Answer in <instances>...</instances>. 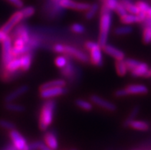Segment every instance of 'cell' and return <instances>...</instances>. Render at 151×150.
I'll list each match as a JSON object with an SVG mask.
<instances>
[{
  "mask_svg": "<svg viewBox=\"0 0 151 150\" xmlns=\"http://www.w3.org/2000/svg\"><path fill=\"white\" fill-rule=\"evenodd\" d=\"M111 24H112V14L111 10H110L107 6L102 7L101 12V19H100V34H99V43L103 47L107 44L109 36L110 31H111Z\"/></svg>",
  "mask_w": 151,
  "mask_h": 150,
  "instance_id": "obj_1",
  "label": "cell"
},
{
  "mask_svg": "<svg viewBox=\"0 0 151 150\" xmlns=\"http://www.w3.org/2000/svg\"><path fill=\"white\" fill-rule=\"evenodd\" d=\"M55 107L56 103L50 99L45 101L44 104L42 105L39 116V127L43 131L47 130L52 123Z\"/></svg>",
  "mask_w": 151,
  "mask_h": 150,
  "instance_id": "obj_2",
  "label": "cell"
},
{
  "mask_svg": "<svg viewBox=\"0 0 151 150\" xmlns=\"http://www.w3.org/2000/svg\"><path fill=\"white\" fill-rule=\"evenodd\" d=\"M85 47L90 51L91 61L95 66L101 67L103 65V55H102V46L97 42H88L85 44Z\"/></svg>",
  "mask_w": 151,
  "mask_h": 150,
  "instance_id": "obj_3",
  "label": "cell"
},
{
  "mask_svg": "<svg viewBox=\"0 0 151 150\" xmlns=\"http://www.w3.org/2000/svg\"><path fill=\"white\" fill-rule=\"evenodd\" d=\"M10 139L12 141L13 146L17 150H30L29 145L27 143L26 139L21 133L15 129L10 130Z\"/></svg>",
  "mask_w": 151,
  "mask_h": 150,
  "instance_id": "obj_4",
  "label": "cell"
},
{
  "mask_svg": "<svg viewBox=\"0 0 151 150\" xmlns=\"http://www.w3.org/2000/svg\"><path fill=\"white\" fill-rule=\"evenodd\" d=\"M12 42L9 36L2 43V61L4 65L14 58L12 54Z\"/></svg>",
  "mask_w": 151,
  "mask_h": 150,
  "instance_id": "obj_5",
  "label": "cell"
},
{
  "mask_svg": "<svg viewBox=\"0 0 151 150\" xmlns=\"http://www.w3.org/2000/svg\"><path fill=\"white\" fill-rule=\"evenodd\" d=\"M23 19H24V16H23L22 11H16V12H15L13 15H12L10 19L7 21V22L5 23L2 25V27L1 28V30L5 33H6V34H9L14 29V27L16 26L18 24L21 22Z\"/></svg>",
  "mask_w": 151,
  "mask_h": 150,
  "instance_id": "obj_6",
  "label": "cell"
},
{
  "mask_svg": "<svg viewBox=\"0 0 151 150\" xmlns=\"http://www.w3.org/2000/svg\"><path fill=\"white\" fill-rule=\"evenodd\" d=\"M58 5L63 9H72L78 11H87L91 6L89 3L78 2L73 0H61Z\"/></svg>",
  "mask_w": 151,
  "mask_h": 150,
  "instance_id": "obj_7",
  "label": "cell"
},
{
  "mask_svg": "<svg viewBox=\"0 0 151 150\" xmlns=\"http://www.w3.org/2000/svg\"><path fill=\"white\" fill-rule=\"evenodd\" d=\"M65 87H58V88H49L47 89L41 90L40 95L44 99H51L53 97L63 95L66 93Z\"/></svg>",
  "mask_w": 151,
  "mask_h": 150,
  "instance_id": "obj_8",
  "label": "cell"
},
{
  "mask_svg": "<svg viewBox=\"0 0 151 150\" xmlns=\"http://www.w3.org/2000/svg\"><path fill=\"white\" fill-rule=\"evenodd\" d=\"M64 54H67L70 56H72L81 62H88L89 60L88 56L84 53V51L70 45H65Z\"/></svg>",
  "mask_w": 151,
  "mask_h": 150,
  "instance_id": "obj_9",
  "label": "cell"
},
{
  "mask_svg": "<svg viewBox=\"0 0 151 150\" xmlns=\"http://www.w3.org/2000/svg\"><path fill=\"white\" fill-rule=\"evenodd\" d=\"M91 100L96 105H98L105 110H109V111H115L117 109L116 105L114 104L113 103L106 99H104L98 95H92Z\"/></svg>",
  "mask_w": 151,
  "mask_h": 150,
  "instance_id": "obj_10",
  "label": "cell"
},
{
  "mask_svg": "<svg viewBox=\"0 0 151 150\" xmlns=\"http://www.w3.org/2000/svg\"><path fill=\"white\" fill-rule=\"evenodd\" d=\"M132 76L136 77H145V78H150L151 77V70L149 69L147 64L143 62H140L139 65L135 67L131 71Z\"/></svg>",
  "mask_w": 151,
  "mask_h": 150,
  "instance_id": "obj_11",
  "label": "cell"
},
{
  "mask_svg": "<svg viewBox=\"0 0 151 150\" xmlns=\"http://www.w3.org/2000/svg\"><path fill=\"white\" fill-rule=\"evenodd\" d=\"M104 51H105V53L107 55H111V57H113L116 60H124L125 57V55L124 51L118 49L114 46L111 45V44H106L105 45L103 46Z\"/></svg>",
  "mask_w": 151,
  "mask_h": 150,
  "instance_id": "obj_12",
  "label": "cell"
},
{
  "mask_svg": "<svg viewBox=\"0 0 151 150\" xmlns=\"http://www.w3.org/2000/svg\"><path fill=\"white\" fill-rule=\"evenodd\" d=\"M28 90H29V87H28V86H21V87L16 88V89H15V90H13V91L10 92L9 94H7L6 97H5V101H6V103L12 102V101L15 100L17 98L21 97L22 95L25 94Z\"/></svg>",
  "mask_w": 151,
  "mask_h": 150,
  "instance_id": "obj_13",
  "label": "cell"
},
{
  "mask_svg": "<svg viewBox=\"0 0 151 150\" xmlns=\"http://www.w3.org/2000/svg\"><path fill=\"white\" fill-rule=\"evenodd\" d=\"M124 125L126 126H130L131 128L137 130H140V131H146L148 130L150 128L149 124L145 121H142V120H127L125 121Z\"/></svg>",
  "mask_w": 151,
  "mask_h": 150,
  "instance_id": "obj_14",
  "label": "cell"
},
{
  "mask_svg": "<svg viewBox=\"0 0 151 150\" xmlns=\"http://www.w3.org/2000/svg\"><path fill=\"white\" fill-rule=\"evenodd\" d=\"M127 94H144L148 92L147 88L144 84H132L126 88Z\"/></svg>",
  "mask_w": 151,
  "mask_h": 150,
  "instance_id": "obj_15",
  "label": "cell"
},
{
  "mask_svg": "<svg viewBox=\"0 0 151 150\" xmlns=\"http://www.w3.org/2000/svg\"><path fill=\"white\" fill-rule=\"evenodd\" d=\"M6 70L9 73H15L19 70H21V60L20 57H14L12 60L7 63L6 65Z\"/></svg>",
  "mask_w": 151,
  "mask_h": 150,
  "instance_id": "obj_16",
  "label": "cell"
},
{
  "mask_svg": "<svg viewBox=\"0 0 151 150\" xmlns=\"http://www.w3.org/2000/svg\"><path fill=\"white\" fill-rule=\"evenodd\" d=\"M45 144L54 150H56L58 148V141L57 136L53 132H48L45 135Z\"/></svg>",
  "mask_w": 151,
  "mask_h": 150,
  "instance_id": "obj_17",
  "label": "cell"
},
{
  "mask_svg": "<svg viewBox=\"0 0 151 150\" xmlns=\"http://www.w3.org/2000/svg\"><path fill=\"white\" fill-rule=\"evenodd\" d=\"M15 34H15L16 37L21 38L26 44H29V42H30V33H29V29L25 25H20L15 31Z\"/></svg>",
  "mask_w": 151,
  "mask_h": 150,
  "instance_id": "obj_18",
  "label": "cell"
},
{
  "mask_svg": "<svg viewBox=\"0 0 151 150\" xmlns=\"http://www.w3.org/2000/svg\"><path fill=\"white\" fill-rule=\"evenodd\" d=\"M32 55L30 52L25 53L20 56V60H21V70L23 71H27L29 70L32 62Z\"/></svg>",
  "mask_w": 151,
  "mask_h": 150,
  "instance_id": "obj_19",
  "label": "cell"
},
{
  "mask_svg": "<svg viewBox=\"0 0 151 150\" xmlns=\"http://www.w3.org/2000/svg\"><path fill=\"white\" fill-rule=\"evenodd\" d=\"M66 85V81L63 79H57V80H53L51 81L46 82L44 84L41 86V90L47 89L49 88H58V87H65Z\"/></svg>",
  "mask_w": 151,
  "mask_h": 150,
  "instance_id": "obj_20",
  "label": "cell"
},
{
  "mask_svg": "<svg viewBox=\"0 0 151 150\" xmlns=\"http://www.w3.org/2000/svg\"><path fill=\"white\" fill-rule=\"evenodd\" d=\"M115 66H116V70H117V74L120 76H124L128 71V68H127V66L124 59V60H117L116 61Z\"/></svg>",
  "mask_w": 151,
  "mask_h": 150,
  "instance_id": "obj_21",
  "label": "cell"
},
{
  "mask_svg": "<svg viewBox=\"0 0 151 150\" xmlns=\"http://www.w3.org/2000/svg\"><path fill=\"white\" fill-rule=\"evenodd\" d=\"M121 20L125 25H130V24H133V23L138 22L137 15L130 13H127L124 15V16H122V17H121Z\"/></svg>",
  "mask_w": 151,
  "mask_h": 150,
  "instance_id": "obj_22",
  "label": "cell"
},
{
  "mask_svg": "<svg viewBox=\"0 0 151 150\" xmlns=\"http://www.w3.org/2000/svg\"><path fill=\"white\" fill-rule=\"evenodd\" d=\"M6 110L12 111V112L15 113L23 112V111L25 110V107H24L22 105L18 104V103H14L12 102L6 103Z\"/></svg>",
  "mask_w": 151,
  "mask_h": 150,
  "instance_id": "obj_23",
  "label": "cell"
},
{
  "mask_svg": "<svg viewBox=\"0 0 151 150\" xmlns=\"http://www.w3.org/2000/svg\"><path fill=\"white\" fill-rule=\"evenodd\" d=\"M75 103L81 109L86 110V111H90V110H92V107H93V105H92L91 103L89 102L88 100H86L78 99L75 101Z\"/></svg>",
  "mask_w": 151,
  "mask_h": 150,
  "instance_id": "obj_24",
  "label": "cell"
},
{
  "mask_svg": "<svg viewBox=\"0 0 151 150\" xmlns=\"http://www.w3.org/2000/svg\"><path fill=\"white\" fill-rule=\"evenodd\" d=\"M132 27L129 25H125L123 26H120L115 29L114 33L117 35H124V34H129L132 32Z\"/></svg>",
  "mask_w": 151,
  "mask_h": 150,
  "instance_id": "obj_25",
  "label": "cell"
},
{
  "mask_svg": "<svg viewBox=\"0 0 151 150\" xmlns=\"http://www.w3.org/2000/svg\"><path fill=\"white\" fill-rule=\"evenodd\" d=\"M98 5L97 3H94L91 5L89 9L86 11V14H85V18L87 19H91L95 16L98 11Z\"/></svg>",
  "mask_w": 151,
  "mask_h": 150,
  "instance_id": "obj_26",
  "label": "cell"
},
{
  "mask_svg": "<svg viewBox=\"0 0 151 150\" xmlns=\"http://www.w3.org/2000/svg\"><path fill=\"white\" fill-rule=\"evenodd\" d=\"M69 62V60L67 57L64 55H59L55 58V65L58 67L63 69L64 67L67 66Z\"/></svg>",
  "mask_w": 151,
  "mask_h": 150,
  "instance_id": "obj_27",
  "label": "cell"
},
{
  "mask_svg": "<svg viewBox=\"0 0 151 150\" xmlns=\"http://www.w3.org/2000/svg\"><path fill=\"white\" fill-rule=\"evenodd\" d=\"M125 7L127 9V11L128 13L130 14H134V15H137L139 12H140V9H139V8L138 6H137V4H134L132 2V1L130 2H128L127 4L124 5Z\"/></svg>",
  "mask_w": 151,
  "mask_h": 150,
  "instance_id": "obj_28",
  "label": "cell"
},
{
  "mask_svg": "<svg viewBox=\"0 0 151 150\" xmlns=\"http://www.w3.org/2000/svg\"><path fill=\"white\" fill-rule=\"evenodd\" d=\"M20 11H22V13L23 16H24V19L30 18L35 12V9L32 6H27V7L22 8Z\"/></svg>",
  "mask_w": 151,
  "mask_h": 150,
  "instance_id": "obj_29",
  "label": "cell"
},
{
  "mask_svg": "<svg viewBox=\"0 0 151 150\" xmlns=\"http://www.w3.org/2000/svg\"><path fill=\"white\" fill-rule=\"evenodd\" d=\"M73 72H74V67H73L71 61H69L67 66L62 69V74H63L64 76L69 78V77H71L72 75Z\"/></svg>",
  "mask_w": 151,
  "mask_h": 150,
  "instance_id": "obj_30",
  "label": "cell"
},
{
  "mask_svg": "<svg viewBox=\"0 0 151 150\" xmlns=\"http://www.w3.org/2000/svg\"><path fill=\"white\" fill-rule=\"evenodd\" d=\"M15 124L13 123H12V122L9 121V120H0V127L9 129V130H12V129H15Z\"/></svg>",
  "mask_w": 151,
  "mask_h": 150,
  "instance_id": "obj_31",
  "label": "cell"
},
{
  "mask_svg": "<svg viewBox=\"0 0 151 150\" xmlns=\"http://www.w3.org/2000/svg\"><path fill=\"white\" fill-rule=\"evenodd\" d=\"M143 38L145 43H150L151 42V29L150 27L146 26L143 32Z\"/></svg>",
  "mask_w": 151,
  "mask_h": 150,
  "instance_id": "obj_32",
  "label": "cell"
},
{
  "mask_svg": "<svg viewBox=\"0 0 151 150\" xmlns=\"http://www.w3.org/2000/svg\"><path fill=\"white\" fill-rule=\"evenodd\" d=\"M115 11H117V13L121 17H122V16H124V15H125L126 14L128 13L127 11V9L126 7H125V6L123 3H121V2H119V3L117 4V7L115 9Z\"/></svg>",
  "mask_w": 151,
  "mask_h": 150,
  "instance_id": "obj_33",
  "label": "cell"
},
{
  "mask_svg": "<svg viewBox=\"0 0 151 150\" xmlns=\"http://www.w3.org/2000/svg\"><path fill=\"white\" fill-rule=\"evenodd\" d=\"M71 29L72 32H74L75 33H77V34H82V33L84 32V31H85V28L82 25L78 24V23L73 24L71 27Z\"/></svg>",
  "mask_w": 151,
  "mask_h": 150,
  "instance_id": "obj_34",
  "label": "cell"
},
{
  "mask_svg": "<svg viewBox=\"0 0 151 150\" xmlns=\"http://www.w3.org/2000/svg\"><path fill=\"white\" fill-rule=\"evenodd\" d=\"M125 62H126V65L127 66L128 70L131 71V70L135 67H137L138 65H139L140 61H137V60H135V59L128 58V59H127V60H125Z\"/></svg>",
  "mask_w": 151,
  "mask_h": 150,
  "instance_id": "obj_35",
  "label": "cell"
},
{
  "mask_svg": "<svg viewBox=\"0 0 151 150\" xmlns=\"http://www.w3.org/2000/svg\"><path fill=\"white\" fill-rule=\"evenodd\" d=\"M104 2H105V6L111 11L115 10L117 4L119 3L118 0H104Z\"/></svg>",
  "mask_w": 151,
  "mask_h": 150,
  "instance_id": "obj_36",
  "label": "cell"
},
{
  "mask_svg": "<svg viewBox=\"0 0 151 150\" xmlns=\"http://www.w3.org/2000/svg\"><path fill=\"white\" fill-rule=\"evenodd\" d=\"M137 6H138V8H139L140 11H144V12H146V13H147V10L149 9L150 7V6L147 3V2H142V1H140V2H138L137 3Z\"/></svg>",
  "mask_w": 151,
  "mask_h": 150,
  "instance_id": "obj_37",
  "label": "cell"
},
{
  "mask_svg": "<svg viewBox=\"0 0 151 150\" xmlns=\"http://www.w3.org/2000/svg\"><path fill=\"white\" fill-rule=\"evenodd\" d=\"M137 15L138 22H144L146 19H147V13L144 12V11H140V12H139Z\"/></svg>",
  "mask_w": 151,
  "mask_h": 150,
  "instance_id": "obj_38",
  "label": "cell"
},
{
  "mask_svg": "<svg viewBox=\"0 0 151 150\" xmlns=\"http://www.w3.org/2000/svg\"><path fill=\"white\" fill-rule=\"evenodd\" d=\"M64 49H65V45L62 44H57L54 46V51L57 53L64 54Z\"/></svg>",
  "mask_w": 151,
  "mask_h": 150,
  "instance_id": "obj_39",
  "label": "cell"
},
{
  "mask_svg": "<svg viewBox=\"0 0 151 150\" xmlns=\"http://www.w3.org/2000/svg\"><path fill=\"white\" fill-rule=\"evenodd\" d=\"M127 92L126 89L124 88V89H120L117 90V91L115 92V96L117 97H126L127 96Z\"/></svg>",
  "mask_w": 151,
  "mask_h": 150,
  "instance_id": "obj_40",
  "label": "cell"
},
{
  "mask_svg": "<svg viewBox=\"0 0 151 150\" xmlns=\"http://www.w3.org/2000/svg\"><path fill=\"white\" fill-rule=\"evenodd\" d=\"M139 113V107H135V108L133 109V110L131 111V113H130V116H129V118H127V120H134V117L137 116V114Z\"/></svg>",
  "mask_w": 151,
  "mask_h": 150,
  "instance_id": "obj_41",
  "label": "cell"
},
{
  "mask_svg": "<svg viewBox=\"0 0 151 150\" xmlns=\"http://www.w3.org/2000/svg\"><path fill=\"white\" fill-rule=\"evenodd\" d=\"M10 3H12L13 6L17 8H22L23 7V2L22 0H8Z\"/></svg>",
  "mask_w": 151,
  "mask_h": 150,
  "instance_id": "obj_42",
  "label": "cell"
},
{
  "mask_svg": "<svg viewBox=\"0 0 151 150\" xmlns=\"http://www.w3.org/2000/svg\"><path fill=\"white\" fill-rule=\"evenodd\" d=\"M40 143H41V142H39V141H36V142H34V143H31V144L29 145V148H30V150L38 149Z\"/></svg>",
  "mask_w": 151,
  "mask_h": 150,
  "instance_id": "obj_43",
  "label": "cell"
},
{
  "mask_svg": "<svg viewBox=\"0 0 151 150\" xmlns=\"http://www.w3.org/2000/svg\"><path fill=\"white\" fill-rule=\"evenodd\" d=\"M8 37H9L8 34L5 33L4 32H2V31L0 29V43H2V42L6 40Z\"/></svg>",
  "mask_w": 151,
  "mask_h": 150,
  "instance_id": "obj_44",
  "label": "cell"
},
{
  "mask_svg": "<svg viewBox=\"0 0 151 150\" xmlns=\"http://www.w3.org/2000/svg\"><path fill=\"white\" fill-rule=\"evenodd\" d=\"M39 150H54L52 149H51L50 147H48L46 144H44L41 142L40 145H39V148H38Z\"/></svg>",
  "mask_w": 151,
  "mask_h": 150,
  "instance_id": "obj_45",
  "label": "cell"
},
{
  "mask_svg": "<svg viewBox=\"0 0 151 150\" xmlns=\"http://www.w3.org/2000/svg\"><path fill=\"white\" fill-rule=\"evenodd\" d=\"M144 23H145L146 26H148L150 27L151 29V18H147V19L145 20V22H144Z\"/></svg>",
  "mask_w": 151,
  "mask_h": 150,
  "instance_id": "obj_46",
  "label": "cell"
},
{
  "mask_svg": "<svg viewBox=\"0 0 151 150\" xmlns=\"http://www.w3.org/2000/svg\"><path fill=\"white\" fill-rule=\"evenodd\" d=\"M147 15L148 18H151V7H150V9L147 11Z\"/></svg>",
  "mask_w": 151,
  "mask_h": 150,
  "instance_id": "obj_47",
  "label": "cell"
},
{
  "mask_svg": "<svg viewBox=\"0 0 151 150\" xmlns=\"http://www.w3.org/2000/svg\"><path fill=\"white\" fill-rule=\"evenodd\" d=\"M60 1H61V0H52V3L55 4V5H58V3L60 2Z\"/></svg>",
  "mask_w": 151,
  "mask_h": 150,
  "instance_id": "obj_48",
  "label": "cell"
},
{
  "mask_svg": "<svg viewBox=\"0 0 151 150\" xmlns=\"http://www.w3.org/2000/svg\"><path fill=\"white\" fill-rule=\"evenodd\" d=\"M6 150H17L15 148V146H9V147H8L7 149H6Z\"/></svg>",
  "mask_w": 151,
  "mask_h": 150,
  "instance_id": "obj_49",
  "label": "cell"
},
{
  "mask_svg": "<svg viewBox=\"0 0 151 150\" xmlns=\"http://www.w3.org/2000/svg\"><path fill=\"white\" fill-rule=\"evenodd\" d=\"M72 150H76V149H72Z\"/></svg>",
  "mask_w": 151,
  "mask_h": 150,
  "instance_id": "obj_50",
  "label": "cell"
}]
</instances>
